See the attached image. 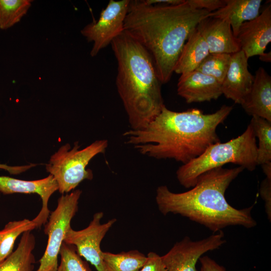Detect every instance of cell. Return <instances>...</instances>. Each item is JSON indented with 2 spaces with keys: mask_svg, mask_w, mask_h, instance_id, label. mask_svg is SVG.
Masks as SVG:
<instances>
[{
  "mask_svg": "<svg viewBox=\"0 0 271 271\" xmlns=\"http://www.w3.org/2000/svg\"><path fill=\"white\" fill-rule=\"evenodd\" d=\"M193 7L200 10H206L210 13L216 11L223 7L225 0H187Z\"/></svg>",
  "mask_w": 271,
  "mask_h": 271,
  "instance_id": "obj_27",
  "label": "cell"
},
{
  "mask_svg": "<svg viewBox=\"0 0 271 271\" xmlns=\"http://www.w3.org/2000/svg\"><path fill=\"white\" fill-rule=\"evenodd\" d=\"M37 165V164H31L30 165L24 166H10L6 164H0V169L6 170L10 174L17 175L24 172Z\"/></svg>",
  "mask_w": 271,
  "mask_h": 271,
  "instance_id": "obj_30",
  "label": "cell"
},
{
  "mask_svg": "<svg viewBox=\"0 0 271 271\" xmlns=\"http://www.w3.org/2000/svg\"><path fill=\"white\" fill-rule=\"evenodd\" d=\"M103 216L102 212H98L94 214L92 220L86 228L80 230L70 228L64 239L66 243L74 245L78 254L94 266L97 271H105L100 243L116 221L115 218H113L101 223Z\"/></svg>",
  "mask_w": 271,
  "mask_h": 271,
  "instance_id": "obj_9",
  "label": "cell"
},
{
  "mask_svg": "<svg viewBox=\"0 0 271 271\" xmlns=\"http://www.w3.org/2000/svg\"><path fill=\"white\" fill-rule=\"evenodd\" d=\"M261 166L266 177L271 178V162L264 163Z\"/></svg>",
  "mask_w": 271,
  "mask_h": 271,
  "instance_id": "obj_32",
  "label": "cell"
},
{
  "mask_svg": "<svg viewBox=\"0 0 271 271\" xmlns=\"http://www.w3.org/2000/svg\"><path fill=\"white\" fill-rule=\"evenodd\" d=\"M58 190V184L52 175L37 180L25 181L7 177L0 176V192L4 194L13 193L37 194L42 202V208L33 219L37 228L47 222L50 211L48 209V201L51 196Z\"/></svg>",
  "mask_w": 271,
  "mask_h": 271,
  "instance_id": "obj_11",
  "label": "cell"
},
{
  "mask_svg": "<svg viewBox=\"0 0 271 271\" xmlns=\"http://www.w3.org/2000/svg\"><path fill=\"white\" fill-rule=\"evenodd\" d=\"M35 245V237L31 231L24 232L17 248L0 262V271H33Z\"/></svg>",
  "mask_w": 271,
  "mask_h": 271,
  "instance_id": "obj_19",
  "label": "cell"
},
{
  "mask_svg": "<svg viewBox=\"0 0 271 271\" xmlns=\"http://www.w3.org/2000/svg\"><path fill=\"white\" fill-rule=\"evenodd\" d=\"M82 191L76 190L58 200L57 206L50 214L44 232L48 236L47 245L40 265L36 271H56L58 266V255L66 234L71 228V221L78 210Z\"/></svg>",
  "mask_w": 271,
  "mask_h": 271,
  "instance_id": "obj_7",
  "label": "cell"
},
{
  "mask_svg": "<svg viewBox=\"0 0 271 271\" xmlns=\"http://www.w3.org/2000/svg\"><path fill=\"white\" fill-rule=\"evenodd\" d=\"M240 50L250 57L264 53L271 42V5L266 6L260 14L251 21L244 22L237 35Z\"/></svg>",
  "mask_w": 271,
  "mask_h": 271,
  "instance_id": "obj_12",
  "label": "cell"
},
{
  "mask_svg": "<svg viewBox=\"0 0 271 271\" xmlns=\"http://www.w3.org/2000/svg\"><path fill=\"white\" fill-rule=\"evenodd\" d=\"M59 254L60 262L56 271H90L74 245L63 242Z\"/></svg>",
  "mask_w": 271,
  "mask_h": 271,
  "instance_id": "obj_25",
  "label": "cell"
},
{
  "mask_svg": "<svg viewBox=\"0 0 271 271\" xmlns=\"http://www.w3.org/2000/svg\"><path fill=\"white\" fill-rule=\"evenodd\" d=\"M224 105L212 113L198 109L171 110L164 105L144 128L129 129L123 136L126 144L140 154L156 159H174L185 164L201 155L211 145L220 142L217 126L231 112Z\"/></svg>",
  "mask_w": 271,
  "mask_h": 271,
  "instance_id": "obj_1",
  "label": "cell"
},
{
  "mask_svg": "<svg viewBox=\"0 0 271 271\" xmlns=\"http://www.w3.org/2000/svg\"><path fill=\"white\" fill-rule=\"evenodd\" d=\"M139 271H167L162 257L154 252H150L146 260Z\"/></svg>",
  "mask_w": 271,
  "mask_h": 271,
  "instance_id": "obj_26",
  "label": "cell"
},
{
  "mask_svg": "<svg viewBox=\"0 0 271 271\" xmlns=\"http://www.w3.org/2000/svg\"><path fill=\"white\" fill-rule=\"evenodd\" d=\"M108 145L107 140H96L80 150L78 142L72 149L67 143L52 155L46 169L56 181L59 192L68 193L84 180H92V172L86 168L93 157L104 153Z\"/></svg>",
  "mask_w": 271,
  "mask_h": 271,
  "instance_id": "obj_6",
  "label": "cell"
},
{
  "mask_svg": "<svg viewBox=\"0 0 271 271\" xmlns=\"http://www.w3.org/2000/svg\"><path fill=\"white\" fill-rule=\"evenodd\" d=\"M260 196L264 201L265 212L268 219L271 220V178L265 177L260 184Z\"/></svg>",
  "mask_w": 271,
  "mask_h": 271,
  "instance_id": "obj_28",
  "label": "cell"
},
{
  "mask_svg": "<svg viewBox=\"0 0 271 271\" xmlns=\"http://www.w3.org/2000/svg\"><path fill=\"white\" fill-rule=\"evenodd\" d=\"M177 93L188 103L210 101L222 95L221 83L196 70L181 75Z\"/></svg>",
  "mask_w": 271,
  "mask_h": 271,
  "instance_id": "obj_13",
  "label": "cell"
},
{
  "mask_svg": "<svg viewBox=\"0 0 271 271\" xmlns=\"http://www.w3.org/2000/svg\"><path fill=\"white\" fill-rule=\"evenodd\" d=\"M256 137L249 123L238 137L225 143L209 146L201 155L181 166L176 171L180 184L186 188L193 187L202 174L226 164L238 165L249 171L257 164Z\"/></svg>",
  "mask_w": 271,
  "mask_h": 271,
  "instance_id": "obj_5",
  "label": "cell"
},
{
  "mask_svg": "<svg viewBox=\"0 0 271 271\" xmlns=\"http://www.w3.org/2000/svg\"><path fill=\"white\" fill-rule=\"evenodd\" d=\"M32 1L0 0V29L6 30L20 22Z\"/></svg>",
  "mask_w": 271,
  "mask_h": 271,
  "instance_id": "obj_23",
  "label": "cell"
},
{
  "mask_svg": "<svg viewBox=\"0 0 271 271\" xmlns=\"http://www.w3.org/2000/svg\"><path fill=\"white\" fill-rule=\"evenodd\" d=\"M129 4V0H110L101 11L98 20L87 25L81 31L88 42H93L91 56H95L123 32Z\"/></svg>",
  "mask_w": 271,
  "mask_h": 271,
  "instance_id": "obj_8",
  "label": "cell"
},
{
  "mask_svg": "<svg viewBox=\"0 0 271 271\" xmlns=\"http://www.w3.org/2000/svg\"><path fill=\"white\" fill-rule=\"evenodd\" d=\"M248 60L241 50L231 54L229 69L221 83L222 94L235 103L241 104L254 80L248 69Z\"/></svg>",
  "mask_w": 271,
  "mask_h": 271,
  "instance_id": "obj_14",
  "label": "cell"
},
{
  "mask_svg": "<svg viewBox=\"0 0 271 271\" xmlns=\"http://www.w3.org/2000/svg\"><path fill=\"white\" fill-rule=\"evenodd\" d=\"M209 53L206 42L195 29L183 48L174 72L182 75L196 70Z\"/></svg>",
  "mask_w": 271,
  "mask_h": 271,
  "instance_id": "obj_18",
  "label": "cell"
},
{
  "mask_svg": "<svg viewBox=\"0 0 271 271\" xmlns=\"http://www.w3.org/2000/svg\"><path fill=\"white\" fill-rule=\"evenodd\" d=\"M258 139L257 146V164L261 165L271 162V122L253 116L249 123Z\"/></svg>",
  "mask_w": 271,
  "mask_h": 271,
  "instance_id": "obj_22",
  "label": "cell"
},
{
  "mask_svg": "<svg viewBox=\"0 0 271 271\" xmlns=\"http://www.w3.org/2000/svg\"><path fill=\"white\" fill-rule=\"evenodd\" d=\"M117 62L116 85L131 129L146 127L165 105L161 84L147 50L123 31L111 43Z\"/></svg>",
  "mask_w": 271,
  "mask_h": 271,
  "instance_id": "obj_4",
  "label": "cell"
},
{
  "mask_svg": "<svg viewBox=\"0 0 271 271\" xmlns=\"http://www.w3.org/2000/svg\"><path fill=\"white\" fill-rule=\"evenodd\" d=\"M225 6L211 12L209 17L227 21L235 37H237L241 25L259 15L262 0H225Z\"/></svg>",
  "mask_w": 271,
  "mask_h": 271,
  "instance_id": "obj_17",
  "label": "cell"
},
{
  "mask_svg": "<svg viewBox=\"0 0 271 271\" xmlns=\"http://www.w3.org/2000/svg\"><path fill=\"white\" fill-rule=\"evenodd\" d=\"M210 12L196 9L187 0L177 5H150L129 1L123 31L151 56L162 84L170 80L190 34Z\"/></svg>",
  "mask_w": 271,
  "mask_h": 271,
  "instance_id": "obj_2",
  "label": "cell"
},
{
  "mask_svg": "<svg viewBox=\"0 0 271 271\" xmlns=\"http://www.w3.org/2000/svg\"><path fill=\"white\" fill-rule=\"evenodd\" d=\"M36 228V224L28 219L8 222L0 230V262L13 252L15 241L20 235Z\"/></svg>",
  "mask_w": 271,
  "mask_h": 271,
  "instance_id": "obj_21",
  "label": "cell"
},
{
  "mask_svg": "<svg viewBox=\"0 0 271 271\" xmlns=\"http://www.w3.org/2000/svg\"><path fill=\"white\" fill-rule=\"evenodd\" d=\"M206 42L210 53L232 54L240 50L238 41L226 21L208 17L196 28Z\"/></svg>",
  "mask_w": 271,
  "mask_h": 271,
  "instance_id": "obj_15",
  "label": "cell"
},
{
  "mask_svg": "<svg viewBox=\"0 0 271 271\" xmlns=\"http://www.w3.org/2000/svg\"><path fill=\"white\" fill-rule=\"evenodd\" d=\"M244 168L219 167L200 175L189 190L171 191L166 186L156 190V202L164 215L179 214L204 225L213 233L229 226L251 228L257 224L251 214L253 207L237 209L227 201L225 193L230 183Z\"/></svg>",
  "mask_w": 271,
  "mask_h": 271,
  "instance_id": "obj_3",
  "label": "cell"
},
{
  "mask_svg": "<svg viewBox=\"0 0 271 271\" xmlns=\"http://www.w3.org/2000/svg\"><path fill=\"white\" fill-rule=\"evenodd\" d=\"M105 271H139L144 264L147 256L137 250L119 253L103 252Z\"/></svg>",
  "mask_w": 271,
  "mask_h": 271,
  "instance_id": "obj_20",
  "label": "cell"
},
{
  "mask_svg": "<svg viewBox=\"0 0 271 271\" xmlns=\"http://www.w3.org/2000/svg\"><path fill=\"white\" fill-rule=\"evenodd\" d=\"M201 263L200 271H226L225 268L208 256L199 258Z\"/></svg>",
  "mask_w": 271,
  "mask_h": 271,
  "instance_id": "obj_29",
  "label": "cell"
},
{
  "mask_svg": "<svg viewBox=\"0 0 271 271\" xmlns=\"http://www.w3.org/2000/svg\"><path fill=\"white\" fill-rule=\"evenodd\" d=\"M259 59L263 62H270L271 61L270 51L268 53H264L263 55L260 56Z\"/></svg>",
  "mask_w": 271,
  "mask_h": 271,
  "instance_id": "obj_33",
  "label": "cell"
},
{
  "mask_svg": "<svg viewBox=\"0 0 271 271\" xmlns=\"http://www.w3.org/2000/svg\"><path fill=\"white\" fill-rule=\"evenodd\" d=\"M240 104L249 115L271 122V77L263 68L256 71L250 90Z\"/></svg>",
  "mask_w": 271,
  "mask_h": 271,
  "instance_id": "obj_16",
  "label": "cell"
},
{
  "mask_svg": "<svg viewBox=\"0 0 271 271\" xmlns=\"http://www.w3.org/2000/svg\"><path fill=\"white\" fill-rule=\"evenodd\" d=\"M231 54L209 53L196 71L210 76L222 83L229 69Z\"/></svg>",
  "mask_w": 271,
  "mask_h": 271,
  "instance_id": "obj_24",
  "label": "cell"
},
{
  "mask_svg": "<svg viewBox=\"0 0 271 271\" xmlns=\"http://www.w3.org/2000/svg\"><path fill=\"white\" fill-rule=\"evenodd\" d=\"M224 237L222 230L197 241L186 236L161 256L167 270L197 271L196 265L199 258L207 251L218 249L225 243Z\"/></svg>",
  "mask_w": 271,
  "mask_h": 271,
  "instance_id": "obj_10",
  "label": "cell"
},
{
  "mask_svg": "<svg viewBox=\"0 0 271 271\" xmlns=\"http://www.w3.org/2000/svg\"><path fill=\"white\" fill-rule=\"evenodd\" d=\"M150 5L164 4V5H177L183 2L184 0H144Z\"/></svg>",
  "mask_w": 271,
  "mask_h": 271,
  "instance_id": "obj_31",
  "label": "cell"
}]
</instances>
